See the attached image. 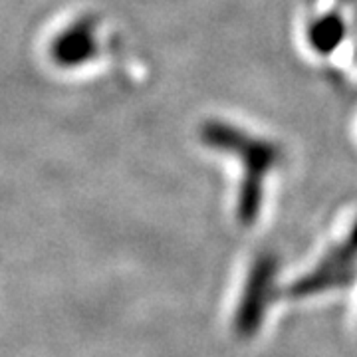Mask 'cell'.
Returning a JSON list of instances; mask_svg holds the SVG:
<instances>
[{
    "instance_id": "4",
    "label": "cell",
    "mask_w": 357,
    "mask_h": 357,
    "mask_svg": "<svg viewBox=\"0 0 357 357\" xmlns=\"http://www.w3.org/2000/svg\"><path fill=\"white\" fill-rule=\"evenodd\" d=\"M52 60L56 66L72 70L91 62L98 56V36L96 20L91 16H82L52 40Z\"/></svg>"
},
{
    "instance_id": "3",
    "label": "cell",
    "mask_w": 357,
    "mask_h": 357,
    "mask_svg": "<svg viewBox=\"0 0 357 357\" xmlns=\"http://www.w3.org/2000/svg\"><path fill=\"white\" fill-rule=\"evenodd\" d=\"M357 278V220L344 241L330 248L307 274L286 288L288 298H310L349 288Z\"/></svg>"
},
{
    "instance_id": "1",
    "label": "cell",
    "mask_w": 357,
    "mask_h": 357,
    "mask_svg": "<svg viewBox=\"0 0 357 357\" xmlns=\"http://www.w3.org/2000/svg\"><path fill=\"white\" fill-rule=\"evenodd\" d=\"M199 135L206 147L234 155L243 163L244 175L238 187L236 218L244 227L255 225L264 199V178L280 163V147L274 141L252 135L220 119L204 121Z\"/></svg>"
},
{
    "instance_id": "2",
    "label": "cell",
    "mask_w": 357,
    "mask_h": 357,
    "mask_svg": "<svg viewBox=\"0 0 357 357\" xmlns=\"http://www.w3.org/2000/svg\"><path fill=\"white\" fill-rule=\"evenodd\" d=\"M278 270V256L270 250H262L252 260L232 318V332L238 340H252L260 332L276 294Z\"/></svg>"
},
{
    "instance_id": "5",
    "label": "cell",
    "mask_w": 357,
    "mask_h": 357,
    "mask_svg": "<svg viewBox=\"0 0 357 357\" xmlns=\"http://www.w3.org/2000/svg\"><path fill=\"white\" fill-rule=\"evenodd\" d=\"M345 38V22L335 13L316 18L307 28V42L318 54H332Z\"/></svg>"
}]
</instances>
